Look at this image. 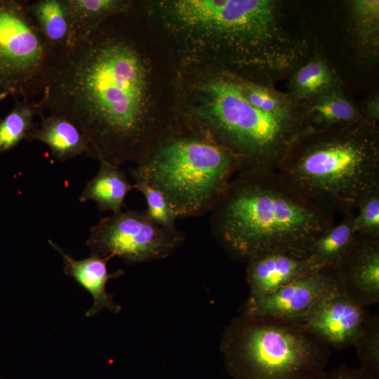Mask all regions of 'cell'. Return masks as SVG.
<instances>
[{
	"label": "cell",
	"mask_w": 379,
	"mask_h": 379,
	"mask_svg": "<svg viewBox=\"0 0 379 379\" xmlns=\"http://www.w3.org/2000/svg\"><path fill=\"white\" fill-rule=\"evenodd\" d=\"M340 288L358 305L379 302V237L357 234L354 242L333 268Z\"/></svg>",
	"instance_id": "cell-12"
},
{
	"label": "cell",
	"mask_w": 379,
	"mask_h": 379,
	"mask_svg": "<svg viewBox=\"0 0 379 379\" xmlns=\"http://www.w3.org/2000/svg\"><path fill=\"white\" fill-rule=\"evenodd\" d=\"M107 20L53 52L36 104L42 114L48 111L77 126L90 143V155L119 166L145 156L146 75L135 47Z\"/></svg>",
	"instance_id": "cell-1"
},
{
	"label": "cell",
	"mask_w": 379,
	"mask_h": 379,
	"mask_svg": "<svg viewBox=\"0 0 379 379\" xmlns=\"http://www.w3.org/2000/svg\"><path fill=\"white\" fill-rule=\"evenodd\" d=\"M72 25V43L96 29L109 17L129 9L131 3L119 0H67Z\"/></svg>",
	"instance_id": "cell-22"
},
{
	"label": "cell",
	"mask_w": 379,
	"mask_h": 379,
	"mask_svg": "<svg viewBox=\"0 0 379 379\" xmlns=\"http://www.w3.org/2000/svg\"><path fill=\"white\" fill-rule=\"evenodd\" d=\"M133 188L144 196L147 204L145 212L153 222L169 230H177V217L171 204L160 191L141 180H135Z\"/></svg>",
	"instance_id": "cell-26"
},
{
	"label": "cell",
	"mask_w": 379,
	"mask_h": 379,
	"mask_svg": "<svg viewBox=\"0 0 379 379\" xmlns=\"http://www.w3.org/2000/svg\"><path fill=\"white\" fill-rule=\"evenodd\" d=\"M221 348L234 379H321L331 354L300 324L244 314L227 327Z\"/></svg>",
	"instance_id": "cell-5"
},
{
	"label": "cell",
	"mask_w": 379,
	"mask_h": 379,
	"mask_svg": "<svg viewBox=\"0 0 379 379\" xmlns=\"http://www.w3.org/2000/svg\"><path fill=\"white\" fill-rule=\"evenodd\" d=\"M11 111L0 119V156L26 139L36 126V116H41L36 102L15 99Z\"/></svg>",
	"instance_id": "cell-23"
},
{
	"label": "cell",
	"mask_w": 379,
	"mask_h": 379,
	"mask_svg": "<svg viewBox=\"0 0 379 379\" xmlns=\"http://www.w3.org/2000/svg\"><path fill=\"white\" fill-rule=\"evenodd\" d=\"M354 212L324 231L312 244L308 257L321 268H334L352 246L357 234L353 228Z\"/></svg>",
	"instance_id": "cell-21"
},
{
	"label": "cell",
	"mask_w": 379,
	"mask_h": 379,
	"mask_svg": "<svg viewBox=\"0 0 379 379\" xmlns=\"http://www.w3.org/2000/svg\"><path fill=\"white\" fill-rule=\"evenodd\" d=\"M313 206L334 213L354 212L379 188V132L369 121L314 129L291 148L275 171Z\"/></svg>",
	"instance_id": "cell-3"
},
{
	"label": "cell",
	"mask_w": 379,
	"mask_h": 379,
	"mask_svg": "<svg viewBox=\"0 0 379 379\" xmlns=\"http://www.w3.org/2000/svg\"><path fill=\"white\" fill-rule=\"evenodd\" d=\"M322 268L309 257L268 253L248 262L246 280L250 286L248 299L272 293L286 284Z\"/></svg>",
	"instance_id": "cell-13"
},
{
	"label": "cell",
	"mask_w": 379,
	"mask_h": 379,
	"mask_svg": "<svg viewBox=\"0 0 379 379\" xmlns=\"http://www.w3.org/2000/svg\"><path fill=\"white\" fill-rule=\"evenodd\" d=\"M288 95L297 102L339 87L335 70L319 54L307 60L290 77Z\"/></svg>",
	"instance_id": "cell-20"
},
{
	"label": "cell",
	"mask_w": 379,
	"mask_h": 379,
	"mask_svg": "<svg viewBox=\"0 0 379 379\" xmlns=\"http://www.w3.org/2000/svg\"><path fill=\"white\" fill-rule=\"evenodd\" d=\"M369 312L339 286L323 297L302 324L330 348L352 346Z\"/></svg>",
	"instance_id": "cell-11"
},
{
	"label": "cell",
	"mask_w": 379,
	"mask_h": 379,
	"mask_svg": "<svg viewBox=\"0 0 379 379\" xmlns=\"http://www.w3.org/2000/svg\"><path fill=\"white\" fill-rule=\"evenodd\" d=\"M184 241L182 232L156 224L145 210H128L101 219L91 227L86 244L91 255L134 264L166 258Z\"/></svg>",
	"instance_id": "cell-8"
},
{
	"label": "cell",
	"mask_w": 379,
	"mask_h": 379,
	"mask_svg": "<svg viewBox=\"0 0 379 379\" xmlns=\"http://www.w3.org/2000/svg\"><path fill=\"white\" fill-rule=\"evenodd\" d=\"M280 3L276 0H177L168 2V11L178 23L204 31L221 44L263 25Z\"/></svg>",
	"instance_id": "cell-9"
},
{
	"label": "cell",
	"mask_w": 379,
	"mask_h": 379,
	"mask_svg": "<svg viewBox=\"0 0 379 379\" xmlns=\"http://www.w3.org/2000/svg\"><path fill=\"white\" fill-rule=\"evenodd\" d=\"M41 117L40 126L32 130L26 140L45 143L53 157L60 161L84 153L90 155L91 147L87 138L72 121L54 114H42Z\"/></svg>",
	"instance_id": "cell-15"
},
{
	"label": "cell",
	"mask_w": 379,
	"mask_h": 379,
	"mask_svg": "<svg viewBox=\"0 0 379 379\" xmlns=\"http://www.w3.org/2000/svg\"><path fill=\"white\" fill-rule=\"evenodd\" d=\"M48 243L61 254L65 274L74 278L91 294L93 304L86 312V317H93L105 308L114 313L121 310V306L114 302L105 287L109 279L121 276L123 270H118L115 272L109 273L107 262L109 259L91 255L87 258L75 260L53 241L48 240Z\"/></svg>",
	"instance_id": "cell-14"
},
{
	"label": "cell",
	"mask_w": 379,
	"mask_h": 379,
	"mask_svg": "<svg viewBox=\"0 0 379 379\" xmlns=\"http://www.w3.org/2000/svg\"><path fill=\"white\" fill-rule=\"evenodd\" d=\"M211 212L213 235L247 262L281 253L308 257L314 241L332 226L333 213L308 203L275 171L241 168Z\"/></svg>",
	"instance_id": "cell-2"
},
{
	"label": "cell",
	"mask_w": 379,
	"mask_h": 379,
	"mask_svg": "<svg viewBox=\"0 0 379 379\" xmlns=\"http://www.w3.org/2000/svg\"><path fill=\"white\" fill-rule=\"evenodd\" d=\"M234 79L245 98L260 110L280 117L305 114L300 103L288 94L241 79Z\"/></svg>",
	"instance_id": "cell-24"
},
{
	"label": "cell",
	"mask_w": 379,
	"mask_h": 379,
	"mask_svg": "<svg viewBox=\"0 0 379 379\" xmlns=\"http://www.w3.org/2000/svg\"><path fill=\"white\" fill-rule=\"evenodd\" d=\"M240 168L208 136L182 135L155 145L131 175L160 191L176 217L185 218L210 212Z\"/></svg>",
	"instance_id": "cell-4"
},
{
	"label": "cell",
	"mask_w": 379,
	"mask_h": 379,
	"mask_svg": "<svg viewBox=\"0 0 379 379\" xmlns=\"http://www.w3.org/2000/svg\"><path fill=\"white\" fill-rule=\"evenodd\" d=\"M97 175L91 179L81 192L79 200L94 201L100 211H111L113 214L122 211L128 193L134 190L126 174L118 166L100 160Z\"/></svg>",
	"instance_id": "cell-16"
},
{
	"label": "cell",
	"mask_w": 379,
	"mask_h": 379,
	"mask_svg": "<svg viewBox=\"0 0 379 379\" xmlns=\"http://www.w3.org/2000/svg\"><path fill=\"white\" fill-rule=\"evenodd\" d=\"M204 92L206 135L241 164V168L276 171L294 145L314 128L305 114L280 117L251 104L234 79L209 81Z\"/></svg>",
	"instance_id": "cell-6"
},
{
	"label": "cell",
	"mask_w": 379,
	"mask_h": 379,
	"mask_svg": "<svg viewBox=\"0 0 379 379\" xmlns=\"http://www.w3.org/2000/svg\"><path fill=\"white\" fill-rule=\"evenodd\" d=\"M349 18L354 45L359 55L375 60L379 50V1H350Z\"/></svg>",
	"instance_id": "cell-19"
},
{
	"label": "cell",
	"mask_w": 379,
	"mask_h": 379,
	"mask_svg": "<svg viewBox=\"0 0 379 379\" xmlns=\"http://www.w3.org/2000/svg\"><path fill=\"white\" fill-rule=\"evenodd\" d=\"M337 286L333 269L324 267L272 293L257 299H248L244 315L302 324L314 305Z\"/></svg>",
	"instance_id": "cell-10"
},
{
	"label": "cell",
	"mask_w": 379,
	"mask_h": 379,
	"mask_svg": "<svg viewBox=\"0 0 379 379\" xmlns=\"http://www.w3.org/2000/svg\"><path fill=\"white\" fill-rule=\"evenodd\" d=\"M53 55L27 1L0 0V100L41 95Z\"/></svg>",
	"instance_id": "cell-7"
},
{
	"label": "cell",
	"mask_w": 379,
	"mask_h": 379,
	"mask_svg": "<svg viewBox=\"0 0 379 379\" xmlns=\"http://www.w3.org/2000/svg\"><path fill=\"white\" fill-rule=\"evenodd\" d=\"M299 103L314 129L343 123L368 121L339 87Z\"/></svg>",
	"instance_id": "cell-18"
},
{
	"label": "cell",
	"mask_w": 379,
	"mask_h": 379,
	"mask_svg": "<svg viewBox=\"0 0 379 379\" xmlns=\"http://www.w3.org/2000/svg\"><path fill=\"white\" fill-rule=\"evenodd\" d=\"M27 8L53 52L72 44V25L67 0L27 1Z\"/></svg>",
	"instance_id": "cell-17"
},
{
	"label": "cell",
	"mask_w": 379,
	"mask_h": 379,
	"mask_svg": "<svg viewBox=\"0 0 379 379\" xmlns=\"http://www.w3.org/2000/svg\"><path fill=\"white\" fill-rule=\"evenodd\" d=\"M352 346L361 364L360 369L371 379H379V317L366 319Z\"/></svg>",
	"instance_id": "cell-25"
},
{
	"label": "cell",
	"mask_w": 379,
	"mask_h": 379,
	"mask_svg": "<svg viewBox=\"0 0 379 379\" xmlns=\"http://www.w3.org/2000/svg\"><path fill=\"white\" fill-rule=\"evenodd\" d=\"M353 228L357 234L379 237V188L362 197L357 204Z\"/></svg>",
	"instance_id": "cell-27"
},
{
	"label": "cell",
	"mask_w": 379,
	"mask_h": 379,
	"mask_svg": "<svg viewBox=\"0 0 379 379\" xmlns=\"http://www.w3.org/2000/svg\"><path fill=\"white\" fill-rule=\"evenodd\" d=\"M321 379H371L360 368H353L340 364L330 371H325Z\"/></svg>",
	"instance_id": "cell-28"
},
{
	"label": "cell",
	"mask_w": 379,
	"mask_h": 379,
	"mask_svg": "<svg viewBox=\"0 0 379 379\" xmlns=\"http://www.w3.org/2000/svg\"><path fill=\"white\" fill-rule=\"evenodd\" d=\"M360 112L368 121L377 124L379 121V99L378 95H374L366 100Z\"/></svg>",
	"instance_id": "cell-29"
}]
</instances>
